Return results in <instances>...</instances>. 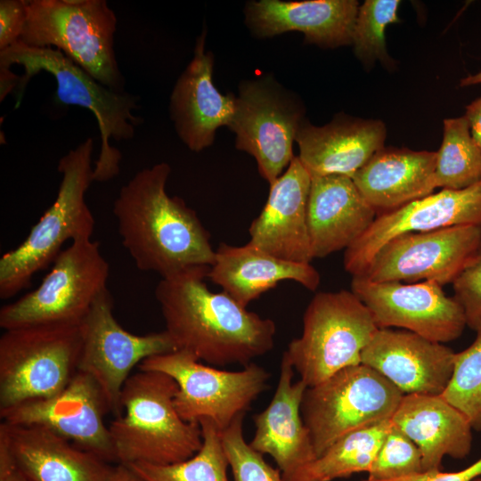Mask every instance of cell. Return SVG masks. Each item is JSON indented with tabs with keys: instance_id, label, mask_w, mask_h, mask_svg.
<instances>
[{
	"instance_id": "39",
	"label": "cell",
	"mask_w": 481,
	"mask_h": 481,
	"mask_svg": "<svg viewBox=\"0 0 481 481\" xmlns=\"http://www.w3.org/2000/svg\"><path fill=\"white\" fill-rule=\"evenodd\" d=\"M0 481H31L17 467L2 439H0Z\"/></svg>"
},
{
	"instance_id": "26",
	"label": "cell",
	"mask_w": 481,
	"mask_h": 481,
	"mask_svg": "<svg viewBox=\"0 0 481 481\" xmlns=\"http://www.w3.org/2000/svg\"><path fill=\"white\" fill-rule=\"evenodd\" d=\"M390 421L420 449L423 472L440 470L444 456L463 459L471 451L469 421L442 395H404Z\"/></svg>"
},
{
	"instance_id": "19",
	"label": "cell",
	"mask_w": 481,
	"mask_h": 481,
	"mask_svg": "<svg viewBox=\"0 0 481 481\" xmlns=\"http://www.w3.org/2000/svg\"><path fill=\"white\" fill-rule=\"evenodd\" d=\"M206 36L204 26L193 58L177 78L169 101L175 132L195 152L213 144L216 130L229 126L235 110V94H223L214 85V55L205 49Z\"/></svg>"
},
{
	"instance_id": "27",
	"label": "cell",
	"mask_w": 481,
	"mask_h": 481,
	"mask_svg": "<svg viewBox=\"0 0 481 481\" xmlns=\"http://www.w3.org/2000/svg\"><path fill=\"white\" fill-rule=\"evenodd\" d=\"M208 279L243 307L282 281H294L311 291L321 283V275L311 263L287 261L249 242L243 246L222 242Z\"/></svg>"
},
{
	"instance_id": "40",
	"label": "cell",
	"mask_w": 481,
	"mask_h": 481,
	"mask_svg": "<svg viewBox=\"0 0 481 481\" xmlns=\"http://www.w3.org/2000/svg\"><path fill=\"white\" fill-rule=\"evenodd\" d=\"M464 116L469 121L472 137L481 147V96L467 105Z\"/></svg>"
},
{
	"instance_id": "9",
	"label": "cell",
	"mask_w": 481,
	"mask_h": 481,
	"mask_svg": "<svg viewBox=\"0 0 481 481\" xmlns=\"http://www.w3.org/2000/svg\"><path fill=\"white\" fill-rule=\"evenodd\" d=\"M404 395L386 377L363 363L307 387L301 416L316 456L352 431L390 420Z\"/></svg>"
},
{
	"instance_id": "32",
	"label": "cell",
	"mask_w": 481,
	"mask_h": 481,
	"mask_svg": "<svg viewBox=\"0 0 481 481\" xmlns=\"http://www.w3.org/2000/svg\"><path fill=\"white\" fill-rule=\"evenodd\" d=\"M399 0H366L358 8L352 45L355 56L364 64L380 61L390 64L385 39L386 28L398 22Z\"/></svg>"
},
{
	"instance_id": "4",
	"label": "cell",
	"mask_w": 481,
	"mask_h": 481,
	"mask_svg": "<svg viewBox=\"0 0 481 481\" xmlns=\"http://www.w3.org/2000/svg\"><path fill=\"white\" fill-rule=\"evenodd\" d=\"M13 64L21 65L25 70L15 90V108L20 106L32 77L41 71L50 73L56 81L58 103L83 107L96 118L102 144L94 181L107 182L118 175L121 153L110 146V141L134 137L135 128L143 122L134 114L140 108V97L106 87L57 49L31 47L18 41L0 52V69H11Z\"/></svg>"
},
{
	"instance_id": "10",
	"label": "cell",
	"mask_w": 481,
	"mask_h": 481,
	"mask_svg": "<svg viewBox=\"0 0 481 481\" xmlns=\"http://www.w3.org/2000/svg\"><path fill=\"white\" fill-rule=\"evenodd\" d=\"M109 273L98 241L75 240L56 257L37 289L1 307L0 327L80 322L107 289Z\"/></svg>"
},
{
	"instance_id": "16",
	"label": "cell",
	"mask_w": 481,
	"mask_h": 481,
	"mask_svg": "<svg viewBox=\"0 0 481 481\" xmlns=\"http://www.w3.org/2000/svg\"><path fill=\"white\" fill-rule=\"evenodd\" d=\"M107 412L110 410L97 382L78 371L59 394L0 411V417L2 422L11 425L48 428L110 462L116 461V455L109 426L104 423Z\"/></svg>"
},
{
	"instance_id": "15",
	"label": "cell",
	"mask_w": 481,
	"mask_h": 481,
	"mask_svg": "<svg viewBox=\"0 0 481 481\" xmlns=\"http://www.w3.org/2000/svg\"><path fill=\"white\" fill-rule=\"evenodd\" d=\"M351 291L371 311L379 329L403 328L445 343L458 338L467 326L458 301L435 281L376 282L354 276Z\"/></svg>"
},
{
	"instance_id": "7",
	"label": "cell",
	"mask_w": 481,
	"mask_h": 481,
	"mask_svg": "<svg viewBox=\"0 0 481 481\" xmlns=\"http://www.w3.org/2000/svg\"><path fill=\"white\" fill-rule=\"evenodd\" d=\"M379 330L368 307L351 290L319 292L303 316L301 335L283 355L307 387L337 371L361 363Z\"/></svg>"
},
{
	"instance_id": "18",
	"label": "cell",
	"mask_w": 481,
	"mask_h": 481,
	"mask_svg": "<svg viewBox=\"0 0 481 481\" xmlns=\"http://www.w3.org/2000/svg\"><path fill=\"white\" fill-rule=\"evenodd\" d=\"M455 354L442 343L410 330L379 329L363 349L361 363L386 377L404 395H442Z\"/></svg>"
},
{
	"instance_id": "23",
	"label": "cell",
	"mask_w": 481,
	"mask_h": 481,
	"mask_svg": "<svg viewBox=\"0 0 481 481\" xmlns=\"http://www.w3.org/2000/svg\"><path fill=\"white\" fill-rule=\"evenodd\" d=\"M294 372L282 355L276 390L268 406L253 416L256 429L249 443L255 451L273 458L283 478L317 458L301 416L307 386L300 379L293 382Z\"/></svg>"
},
{
	"instance_id": "35",
	"label": "cell",
	"mask_w": 481,
	"mask_h": 481,
	"mask_svg": "<svg viewBox=\"0 0 481 481\" xmlns=\"http://www.w3.org/2000/svg\"><path fill=\"white\" fill-rule=\"evenodd\" d=\"M238 416L221 432V440L233 481H284L281 470L268 464L243 436V419Z\"/></svg>"
},
{
	"instance_id": "14",
	"label": "cell",
	"mask_w": 481,
	"mask_h": 481,
	"mask_svg": "<svg viewBox=\"0 0 481 481\" xmlns=\"http://www.w3.org/2000/svg\"><path fill=\"white\" fill-rule=\"evenodd\" d=\"M481 244V227L455 225L400 234L377 252L362 276L376 282L452 283Z\"/></svg>"
},
{
	"instance_id": "11",
	"label": "cell",
	"mask_w": 481,
	"mask_h": 481,
	"mask_svg": "<svg viewBox=\"0 0 481 481\" xmlns=\"http://www.w3.org/2000/svg\"><path fill=\"white\" fill-rule=\"evenodd\" d=\"M172 377L178 386L174 400L187 422L209 420L222 432L268 387L270 373L251 363L240 371H224L202 363L192 354L175 350L151 356L139 365Z\"/></svg>"
},
{
	"instance_id": "28",
	"label": "cell",
	"mask_w": 481,
	"mask_h": 481,
	"mask_svg": "<svg viewBox=\"0 0 481 481\" xmlns=\"http://www.w3.org/2000/svg\"><path fill=\"white\" fill-rule=\"evenodd\" d=\"M436 162V151L383 147L352 179L379 215L432 194Z\"/></svg>"
},
{
	"instance_id": "2",
	"label": "cell",
	"mask_w": 481,
	"mask_h": 481,
	"mask_svg": "<svg viewBox=\"0 0 481 481\" xmlns=\"http://www.w3.org/2000/svg\"><path fill=\"white\" fill-rule=\"evenodd\" d=\"M166 162L137 172L119 191L113 214L124 248L136 267L161 278L214 263L216 249L196 212L169 196Z\"/></svg>"
},
{
	"instance_id": "41",
	"label": "cell",
	"mask_w": 481,
	"mask_h": 481,
	"mask_svg": "<svg viewBox=\"0 0 481 481\" xmlns=\"http://www.w3.org/2000/svg\"><path fill=\"white\" fill-rule=\"evenodd\" d=\"M108 481H146L129 466L118 463Z\"/></svg>"
},
{
	"instance_id": "24",
	"label": "cell",
	"mask_w": 481,
	"mask_h": 481,
	"mask_svg": "<svg viewBox=\"0 0 481 481\" xmlns=\"http://www.w3.org/2000/svg\"><path fill=\"white\" fill-rule=\"evenodd\" d=\"M377 211L349 176L311 175L307 225L314 258L346 249L371 225Z\"/></svg>"
},
{
	"instance_id": "42",
	"label": "cell",
	"mask_w": 481,
	"mask_h": 481,
	"mask_svg": "<svg viewBox=\"0 0 481 481\" xmlns=\"http://www.w3.org/2000/svg\"><path fill=\"white\" fill-rule=\"evenodd\" d=\"M481 84V71L469 75L461 80V86H469Z\"/></svg>"
},
{
	"instance_id": "43",
	"label": "cell",
	"mask_w": 481,
	"mask_h": 481,
	"mask_svg": "<svg viewBox=\"0 0 481 481\" xmlns=\"http://www.w3.org/2000/svg\"><path fill=\"white\" fill-rule=\"evenodd\" d=\"M473 481H481V477H477V478L474 479Z\"/></svg>"
},
{
	"instance_id": "25",
	"label": "cell",
	"mask_w": 481,
	"mask_h": 481,
	"mask_svg": "<svg viewBox=\"0 0 481 481\" xmlns=\"http://www.w3.org/2000/svg\"><path fill=\"white\" fill-rule=\"evenodd\" d=\"M386 134L380 120L338 114L321 126L305 119L295 142L298 157L311 175L338 174L352 178L384 147Z\"/></svg>"
},
{
	"instance_id": "5",
	"label": "cell",
	"mask_w": 481,
	"mask_h": 481,
	"mask_svg": "<svg viewBox=\"0 0 481 481\" xmlns=\"http://www.w3.org/2000/svg\"><path fill=\"white\" fill-rule=\"evenodd\" d=\"M94 141L87 138L58 162L61 174L54 202L26 239L0 259V298L8 299L30 285L33 276L53 263L68 240L92 238L94 218L85 195L94 182Z\"/></svg>"
},
{
	"instance_id": "31",
	"label": "cell",
	"mask_w": 481,
	"mask_h": 481,
	"mask_svg": "<svg viewBox=\"0 0 481 481\" xmlns=\"http://www.w3.org/2000/svg\"><path fill=\"white\" fill-rule=\"evenodd\" d=\"M199 424L203 443L191 458L167 465L137 462L127 466L146 481H229L221 431L209 420Z\"/></svg>"
},
{
	"instance_id": "8",
	"label": "cell",
	"mask_w": 481,
	"mask_h": 481,
	"mask_svg": "<svg viewBox=\"0 0 481 481\" xmlns=\"http://www.w3.org/2000/svg\"><path fill=\"white\" fill-rule=\"evenodd\" d=\"M80 322L4 330L0 338V411L62 391L78 371Z\"/></svg>"
},
{
	"instance_id": "20",
	"label": "cell",
	"mask_w": 481,
	"mask_h": 481,
	"mask_svg": "<svg viewBox=\"0 0 481 481\" xmlns=\"http://www.w3.org/2000/svg\"><path fill=\"white\" fill-rule=\"evenodd\" d=\"M311 175L295 156L270 184L267 200L250 224L249 244L279 258L311 263L307 202Z\"/></svg>"
},
{
	"instance_id": "17",
	"label": "cell",
	"mask_w": 481,
	"mask_h": 481,
	"mask_svg": "<svg viewBox=\"0 0 481 481\" xmlns=\"http://www.w3.org/2000/svg\"><path fill=\"white\" fill-rule=\"evenodd\" d=\"M455 225L481 227V181L461 190L442 189L377 215L369 229L345 250V270L353 277L361 275L383 245L400 234Z\"/></svg>"
},
{
	"instance_id": "21",
	"label": "cell",
	"mask_w": 481,
	"mask_h": 481,
	"mask_svg": "<svg viewBox=\"0 0 481 481\" xmlns=\"http://www.w3.org/2000/svg\"><path fill=\"white\" fill-rule=\"evenodd\" d=\"M355 0L249 1L245 24L257 38L301 32L307 43L324 48L352 45L358 12Z\"/></svg>"
},
{
	"instance_id": "22",
	"label": "cell",
	"mask_w": 481,
	"mask_h": 481,
	"mask_svg": "<svg viewBox=\"0 0 481 481\" xmlns=\"http://www.w3.org/2000/svg\"><path fill=\"white\" fill-rule=\"evenodd\" d=\"M0 439L31 481H108L113 466L48 428L0 424Z\"/></svg>"
},
{
	"instance_id": "33",
	"label": "cell",
	"mask_w": 481,
	"mask_h": 481,
	"mask_svg": "<svg viewBox=\"0 0 481 481\" xmlns=\"http://www.w3.org/2000/svg\"><path fill=\"white\" fill-rule=\"evenodd\" d=\"M442 396L481 430V330L465 350L456 353L451 379Z\"/></svg>"
},
{
	"instance_id": "1",
	"label": "cell",
	"mask_w": 481,
	"mask_h": 481,
	"mask_svg": "<svg viewBox=\"0 0 481 481\" xmlns=\"http://www.w3.org/2000/svg\"><path fill=\"white\" fill-rule=\"evenodd\" d=\"M208 265H196L161 278L155 298L165 330L176 350L213 366L243 367L274 345L275 322L243 307L206 282Z\"/></svg>"
},
{
	"instance_id": "38",
	"label": "cell",
	"mask_w": 481,
	"mask_h": 481,
	"mask_svg": "<svg viewBox=\"0 0 481 481\" xmlns=\"http://www.w3.org/2000/svg\"><path fill=\"white\" fill-rule=\"evenodd\" d=\"M478 477H481V458L460 471L430 470L393 481H473Z\"/></svg>"
},
{
	"instance_id": "12",
	"label": "cell",
	"mask_w": 481,
	"mask_h": 481,
	"mask_svg": "<svg viewBox=\"0 0 481 481\" xmlns=\"http://www.w3.org/2000/svg\"><path fill=\"white\" fill-rule=\"evenodd\" d=\"M229 129L235 147L251 155L259 175L272 184L295 157L293 143L305 118L299 97L271 74L239 84Z\"/></svg>"
},
{
	"instance_id": "29",
	"label": "cell",
	"mask_w": 481,
	"mask_h": 481,
	"mask_svg": "<svg viewBox=\"0 0 481 481\" xmlns=\"http://www.w3.org/2000/svg\"><path fill=\"white\" fill-rule=\"evenodd\" d=\"M390 427L387 420L341 436L284 481H332L368 472Z\"/></svg>"
},
{
	"instance_id": "3",
	"label": "cell",
	"mask_w": 481,
	"mask_h": 481,
	"mask_svg": "<svg viewBox=\"0 0 481 481\" xmlns=\"http://www.w3.org/2000/svg\"><path fill=\"white\" fill-rule=\"evenodd\" d=\"M177 389L175 379L163 372L140 370L130 375L121 391V413L109 425L118 463L167 465L199 452L200 426L178 414Z\"/></svg>"
},
{
	"instance_id": "30",
	"label": "cell",
	"mask_w": 481,
	"mask_h": 481,
	"mask_svg": "<svg viewBox=\"0 0 481 481\" xmlns=\"http://www.w3.org/2000/svg\"><path fill=\"white\" fill-rule=\"evenodd\" d=\"M434 177L436 187L446 190L465 189L481 181V147L465 116L444 120Z\"/></svg>"
},
{
	"instance_id": "37",
	"label": "cell",
	"mask_w": 481,
	"mask_h": 481,
	"mask_svg": "<svg viewBox=\"0 0 481 481\" xmlns=\"http://www.w3.org/2000/svg\"><path fill=\"white\" fill-rule=\"evenodd\" d=\"M28 1H0V52L20 41L27 19Z\"/></svg>"
},
{
	"instance_id": "13",
	"label": "cell",
	"mask_w": 481,
	"mask_h": 481,
	"mask_svg": "<svg viewBox=\"0 0 481 481\" xmlns=\"http://www.w3.org/2000/svg\"><path fill=\"white\" fill-rule=\"evenodd\" d=\"M80 326L78 371L97 382L116 415L121 413V391L133 368L151 356L176 350L165 330L144 335L125 330L114 316L108 288L94 300Z\"/></svg>"
},
{
	"instance_id": "34",
	"label": "cell",
	"mask_w": 481,
	"mask_h": 481,
	"mask_svg": "<svg viewBox=\"0 0 481 481\" xmlns=\"http://www.w3.org/2000/svg\"><path fill=\"white\" fill-rule=\"evenodd\" d=\"M422 472L420 449L391 424L365 481H393Z\"/></svg>"
},
{
	"instance_id": "36",
	"label": "cell",
	"mask_w": 481,
	"mask_h": 481,
	"mask_svg": "<svg viewBox=\"0 0 481 481\" xmlns=\"http://www.w3.org/2000/svg\"><path fill=\"white\" fill-rule=\"evenodd\" d=\"M453 298L461 306L466 325L481 330V244L452 282Z\"/></svg>"
},
{
	"instance_id": "6",
	"label": "cell",
	"mask_w": 481,
	"mask_h": 481,
	"mask_svg": "<svg viewBox=\"0 0 481 481\" xmlns=\"http://www.w3.org/2000/svg\"><path fill=\"white\" fill-rule=\"evenodd\" d=\"M116 29L117 17L105 0H31L20 42L60 50L102 85L124 92Z\"/></svg>"
}]
</instances>
